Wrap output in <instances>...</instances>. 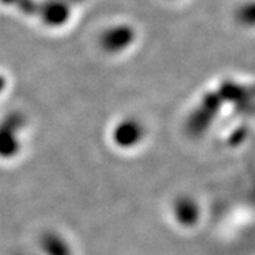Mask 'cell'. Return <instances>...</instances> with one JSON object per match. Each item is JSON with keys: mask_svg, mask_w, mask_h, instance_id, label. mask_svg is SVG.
<instances>
[{"mask_svg": "<svg viewBox=\"0 0 255 255\" xmlns=\"http://www.w3.org/2000/svg\"><path fill=\"white\" fill-rule=\"evenodd\" d=\"M133 30L129 26H114L105 30L101 36V46L107 51L117 53L127 48L133 41Z\"/></svg>", "mask_w": 255, "mask_h": 255, "instance_id": "obj_1", "label": "cell"}, {"mask_svg": "<svg viewBox=\"0 0 255 255\" xmlns=\"http://www.w3.org/2000/svg\"><path fill=\"white\" fill-rule=\"evenodd\" d=\"M41 18L47 26L60 27L65 24L70 18V9L64 1L53 0L48 1L41 9Z\"/></svg>", "mask_w": 255, "mask_h": 255, "instance_id": "obj_2", "label": "cell"}]
</instances>
